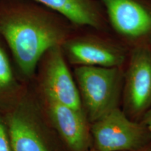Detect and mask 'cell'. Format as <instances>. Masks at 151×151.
Instances as JSON below:
<instances>
[{
    "mask_svg": "<svg viewBox=\"0 0 151 151\" xmlns=\"http://www.w3.org/2000/svg\"><path fill=\"white\" fill-rule=\"evenodd\" d=\"M73 27L65 17L35 0H0V35L27 75L48 50L63 44Z\"/></svg>",
    "mask_w": 151,
    "mask_h": 151,
    "instance_id": "obj_1",
    "label": "cell"
},
{
    "mask_svg": "<svg viewBox=\"0 0 151 151\" xmlns=\"http://www.w3.org/2000/svg\"><path fill=\"white\" fill-rule=\"evenodd\" d=\"M110 31L128 48H151V0H97Z\"/></svg>",
    "mask_w": 151,
    "mask_h": 151,
    "instance_id": "obj_4",
    "label": "cell"
},
{
    "mask_svg": "<svg viewBox=\"0 0 151 151\" xmlns=\"http://www.w3.org/2000/svg\"><path fill=\"white\" fill-rule=\"evenodd\" d=\"M50 118L69 151H88L92 139L84 111L47 97Z\"/></svg>",
    "mask_w": 151,
    "mask_h": 151,
    "instance_id": "obj_8",
    "label": "cell"
},
{
    "mask_svg": "<svg viewBox=\"0 0 151 151\" xmlns=\"http://www.w3.org/2000/svg\"><path fill=\"white\" fill-rule=\"evenodd\" d=\"M8 136L3 124L0 121V151H12Z\"/></svg>",
    "mask_w": 151,
    "mask_h": 151,
    "instance_id": "obj_12",
    "label": "cell"
},
{
    "mask_svg": "<svg viewBox=\"0 0 151 151\" xmlns=\"http://www.w3.org/2000/svg\"><path fill=\"white\" fill-rule=\"evenodd\" d=\"M74 73L83 111L91 123L120 108L123 68L77 66Z\"/></svg>",
    "mask_w": 151,
    "mask_h": 151,
    "instance_id": "obj_3",
    "label": "cell"
},
{
    "mask_svg": "<svg viewBox=\"0 0 151 151\" xmlns=\"http://www.w3.org/2000/svg\"><path fill=\"white\" fill-rule=\"evenodd\" d=\"M140 121L151 132V106L143 114Z\"/></svg>",
    "mask_w": 151,
    "mask_h": 151,
    "instance_id": "obj_13",
    "label": "cell"
},
{
    "mask_svg": "<svg viewBox=\"0 0 151 151\" xmlns=\"http://www.w3.org/2000/svg\"><path fill=\"white\" fill-rule=\"evenodd\" d=\"M139 151H151V142L149 143L148 146H146L145 148H143Z\"/></svg>",
    "mask_w": 151,
    "mask_h": 151,
    "instance_id": "obj_14",
    "label": "cell"
},
{
    "mask_svg": "<svg viewBox=\"0 0 151 151\" xmlns=\"http://www.w3.org/2000/svg\"><path fill=\"white\" fill-rule=\"evenodd\" d=\"M9 134L12 151H48L37 130L22 117L9 120Z\"/></svg>",
    "mask_w": 151,
    "mask_h": 151,
    "instance_id": "obj_10",
    "label": "cell"
},
{
    "mask_svg": "<svg viewBox=\"0 0 151 151\" xmlns=\"http://www.w3.org/2000/svg\"><path fill=\"white\" fill-rule=\"evenodd\" d=\"M92 148L99 151H139L151 142V132L120 108L92 122Z\"/></svg>",
    "mask_w": 151,
    "mask_h": 151,
    "instance_id": "obj_5",
    "label": "cell"
},
{
    "mask_svg": "<svg viewBox=\"0 0 151 151\" xmlns=\"http://www.w3.org/2000/svg\"><path fill=\"white\" fill-rule=\"evenodd\" d=\"M66 60L76 66L123 68L129 49L111 31L75 27L61 46Z\"/></svg>",
    "mask_w": 151,
    "mask_h": 151,
    "instance_id": "obj_2",
    "label": "cell"
},
{
    "mask_svg": "<svg viewBox=\"0 0 151 151\" xmlns=\"http://www.w3.org/2000/svg\"><path fill=\"white\" fill-rule=\"evenodd\" d=\"M125 65L122 110L132 120L140 121L151 106V48L130 49Z\"/></svg>",
    "mask_w": 151,
    "mask_h": 151,
    "instance_id": "obj_6",
    "label": "cell"
},
{
    "mask_svg": "<svg viewBox=\"0 0 151 151\" xmlns=\"http://www.w3.org/2000/svg\"><path fill=\"white\" fill-rule=\"evenodd\" d=\"M67 19L75 27L89 26L110 31L102 6L97 0H35Z\"/></svg>",
    "mask_w": 151,
    "mask_h": 151,
    "instance_id": "obj_9",
    "label": "cell"
},
{
    "mask_svg": "<svg viewBox=\"0 0 151 151\" xmlns=\"http://www.w3.org/2000/svg\"><path fill=\"white\" fill-rule=\"evenodd\" d=\"M41 60L44 62L46 97L83 111L78 87L68 68L61 46L50 48Z\"/></svg>",
    "mask_w": 151,
    "mask_h": 151,
    "instance_id": "obj_7",
    "label": "cell"
},
{
    "mask_svg": "<svg viewBox=\"0 0 151 151\" xmlns=\"http://www.w3.org/2000/svg\"><path fill=\"white\" fill-rule=\"evenodd\" d=\"M88 151H99V150H97V149H95L94 148H92L90 150H88Z\"/></svg>",
    "mask_w": 151,
    "mask_h": 151,
    "instance_id": "obj_15",
    "label": "cell"
},
{
    "mask_svg": "<svg viewBox=\"0 0 151 151\" xmlns=\"http://www.w3.org/2000/svg\"><path fill=\"white\" fill-rule=\"evenodd\" d=\"M12 80V69L8 55L4 47L0 43V88L8 86Z\"/></svg>",
    "mask_w": 151,
    "mask_h": 151,
    "instance_id": "obj_11",
    "label": "cell"
}]
</instances>
